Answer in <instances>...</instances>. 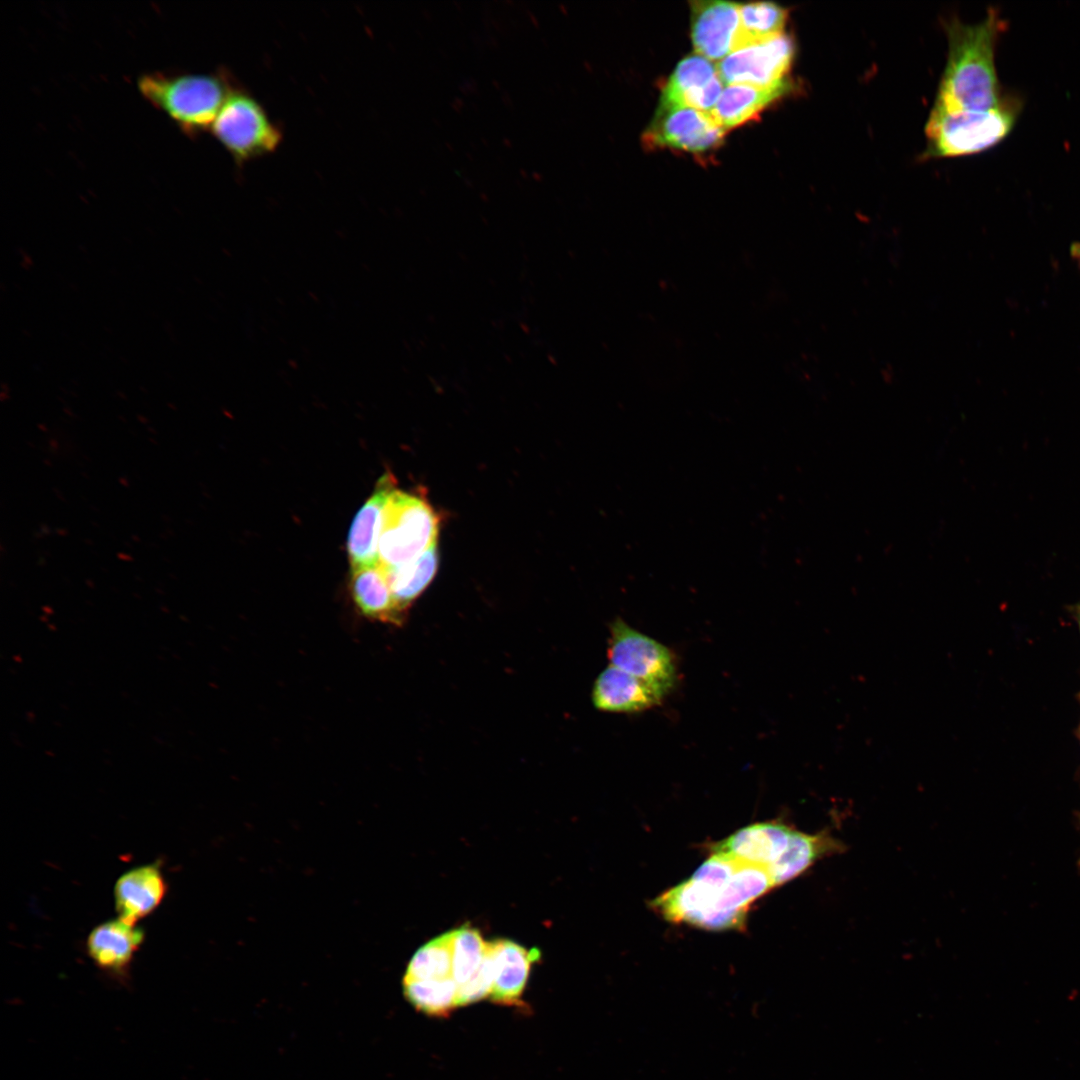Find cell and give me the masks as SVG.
Listing matches in <instances>:
<instances>
[{"label":"cell","instance_id":"1","mask_svg":"<svg viewBox=\"0 0 1080 1080\" xmlns=\"http://www.w3.org/2000/svg\"><path fill=\"white\" fill-rule=\"evenodd\" d=\"M775 885L762 868L712 853L686 880L650 901L665 920L711 931L745 927L751 904Z\"/></svg>","mask_w":1080,"mask_h":1080},{"label":"cell","instance_id":"2","mask_svg":"<svg viewBox=\"0 0 1080 1080\" xmlns=\"http://www.w3.org/2000/svg\"><path fill=\"white\" fill-rule=\"evenodd\" d=\"M1002 25L994 10L976 24H966L957 18L944 23L948 55L935 106L985 111L1001 105L994 50Z\"/></svg>","mask_w":1080,"mask_h":1080},{"label":"cell","instance_id":"3","mask_svg":"<svg viewBox=\"0 0 1080 1080\" xmlns=\"http://www.w3.org/2000/svg\"><path fill=\"white\" fill-rule=\"evenodd\" d=\"M843 848L828 832L807 834L782 823L765 822L736 831L715 843L711 851L764 869L778 887Z\"/></svg>","mask_w":1080,"mask_h":1080},{"label":"cell","instance_id":"4","mask_svg":"<svg viewBox=\"0 0 1080 1080\" xmlns=\"http://www.w3.org/2000/svg\"><path fill=\"white\" fill-rule=\"evenodd\" d=\"M142 96L188 136L210 129L232 91L224 72H151L137 79Z\"/></svg>","mask_w":1080,"mask_h":1080},{"label":"cell","instance_id":"5","mask_svg":"<svg viewBox=\"0 0 1080 1080\" xmlns=\"http://www.w3.org/2000/svg\"><path fill=\"white\" fill-rule=\"evenodd\" d=\"M1015 111L1008 104L985 111L933 106L925 126L923 158H949L984 151L1011 130Z\"/></svg>","mask_w":1080,"mask_h":1080},{"label":"cell","instance_id":"6","mask_svg":"<svg viewBox=\"0 0 1080 1080\" xmlns=\"http://www.w3.org/2000/svg\"><path fill=\"white\" fill-rule=\"evenodd\" d=\"M439 516L422 497L394 488L384 505L378 565L408 563L437 544Z\"/></svg>","mask_w":1080,"mask_h":1080},{"label":"cell","instance_id":"7","mask_svg":"<svg viewBox=\"0 0 1080 1080\" xmlns=\"http://www.w3.org/2000/svg\"><path fill=\"white\" fill-rule=\"evenodd\" d=\"M210 129L238 164L273 152L282 140L264 107L239 89L229 93Z\"/></svg>","mask_w":1080,"mask_h":1080},{"label":"cell","instance_id":"8","mask_svg":"<svg viewBox=\"0 0 1080 1080\" xmlns=\"http://www.w3.org/2000/svg\"><path fill=\"white\" fill-rule=\"evenodd\" d=\"M608 658L610 665L644 682L662 698L676 684L677 667L672 651L620 618L610 624Z\"/></svg>","mask_w":1080,"mask_h":1080},{"label":"cell","instance_id":"9","mask_svg":"<svg viewBox=\"0 0 1080 1080\" xmlns=\"http://www.w3.org/2000/svg\"><path fill=\"white\" fill-rule=\"evenodd\" d=\"M794 56V41L783 33L730 53L716 67L725 87L743 84L766 88L791 82L788 74Z\"/></svg>","mask_w":1080,"mask_h":1080},{"label":"cell","instance_id":"10","mask_svg":"<svg viewBox=\"0 0 1080 1080\" xmlns=\"http://www.w3.org/2000/svg\"><path fill=\"white\" fill-rule=\"evenodd\" d=\"M725 133L710 113L660 103L643 140L649 147L703 153L718 147Z\"/></svg>","mask_w":1080,"mask_h":1080},{"label":"cell","instance_id":"11","mask_svg":"<svg viewBox=\"0 0 1080 1080\" xmlns=\"http://www.w3.org/2000/svg\"><path fill=\"white\" fill-rule=\"evenodd\" d=\"M724 85L717 67L695 54L684 58L666 83L661 104L694 108L710 113L717 104Z\"/></svg>","mask_w":1080,"mask_h":1080},{"label":"cell","instance_id":"12","mask_svg":"<svg viewBox=\"0 0 1080 1080\" xmlns=\"http://www.w3.org/2000/svg\"><path fill=\"white\" fill-rule=\"evenodd\" d=\"M691 5L695 51L710 61L724 59L733 51L740 5L725 1H694Z\"/></svg>","mask_w":1080,"mask_h":1080},{"label":"cell","instance_id":"13","mask_svg":"<svg viewBox=\"0 0 1080 1080\" xmlns=\"http://www.w3.org/2000/svg\"><path fill=\"white\" fill-rule=\"evenodd\" d=\"M144 940V932L137 924L119 917L95 926L87 937L89 958L101 970L123 976Z\"/></svg>","mask_w":1080,"mask_h":1080},{"label":"cell","instance_id":"14","mask_svg":"<svg viewBox=\"0 0 1080 1080\" xmlns=\"http://www.w3.org/2000/svg\"><path fill=\"white\" fill-rule=\"evenodd\" d=\"M167 883L159 864L129 869L116 880L113 890L118 917L130 923L151 914L163 901Z\"/></svg>","mask_w":1080,"mask_h":1080},{"label":"cell","instance_id":"15","mask_svg":"<svg viewBox=\"0 0 1080 1080\" xmlns=\"http://www.w3.org/2000/svg\"><path fill=\"white\" fill-rule=\"evenodd\" d=\"M495 977L490 1000L501 1005H518L526 987L531 966L541 953L508 939L488 941Z\"/></svg>","mask_w":1080,"mask_h":1080},{"label":"cell","instance_id":"16","mask_svg":"<svg viewBox=\"0 0 1080 1080\" xmlns=\"http://www.w3.org/2000/svg\"><path fill=\"white\" fill-rule=\"evenodd\" d=\"M661 700L662 697L644 682L612 665L601 671L592 689V702L603 712H642Z\"/></svg>","mask_w":1080,"mask_h":1080},{"label":"cell","instance_id":"17","mask_svg":"<svg viewBox=\"0 0 1080 1080\" xmlns=\"http://www.w3.org/2000/svg\"><path fill=\"white\" fill-rule=\"evenodd\" d=\"M394 488L393 477L390 473H386L378 480L371 497L356 514L347 539L351 568L377 565L383 509L388 495Z\"/></svg>","mask_w":1080,"mask_h":1080},{"label":"cell","instance_id":"18","mask_svg":"<svg viewBox=\"0 0 1080 1080\" xmlns=\"http://www.w3.org/2000/svg\"><path fill=\"white\" fill-rule=\"evenodd\" d=\"M792 89V82L766 88L743 84L726 86L710 114L726 131L755 118Z\"/></svg>","mask_w":1080,"mask_h":1080},{"label":"cell","instance_id":"19","mask_svg":"<svg viewBox=\"0 0 1080 1080\" xmlns=\"http://www.w3.org/2000/svg\"><path fill=\"white\" fill-rule=\"evenodd\" d=\"M350 592L360 614L367 619L400 626L406 617L399 611L378 564L351 568Z\"/></svg>","mask_w":1080,"mask_h":1080},{"label":"cell","instance_id":"20","mask_svg":"<svg viewBox=\"0 0 1080 1080\" xmlns=\"http://www.w3.org/2000/svg\"><path fill=\"white\" fill-rule=\"evenodd\" d=\"M438 564V549L435 544L408 563L392 567L378 565L399 611L405 617L412 603L434 578Z\"/></svg>","mask_w":1080,"mask_h":1080},{"label":"cell","instance_id":"21","mask_svg":"<svg viewBox=\"0 0 1080 1080\" xmlns=\"http://www.w3.org/2000/svg\"><path fill=\"white\" fill-rule=\"evenodd\" d=\"M787 19L788 10L774 3L740 5L732 52L782 35Z\"/></svg>","mask_w":1080,"mask_h":1080},{"label":"cell","instance_id":"22","mask_svg":"<svg viewBox=\"0 0 1080 1080\" xmlns=\"http://www.w3.org/2000/svg\"><path fill=\"white\" fill-rule=\"evenodd\" d=\"M403 993L418 1011L434 1017H447L457 1008L459 985L453 977L443 979H403Z\"/></svg>","mask_w":1080,"mask_h":1080},{"label":"cell","instance_id":"23","mask_svg":"<svg viewBox=\"0 0 1080 1080\" xmlns=\"http://www.w3.org/2000/svg\"><path fill=\"white\" fill-rule=\"evenodd\" d=\"M448 977H452L451 931L421 946L410 959L403 979L426 980Z\"/></svg>","mask_w":1080,"mask_h":1080},{"label":"cell","instance_id":"24","mask_svg":"<svg viewBox=\"0 0 1080 1080\" xmlns=\"http://www.w3.org/2000/svg\"><path fill=\"white\" fill-rule=\"evenodd\" d=\"M452 932V977L460 986L468 981L483 962L488 941L476 928L463 925Z\"/></svg>","mask_w":1080,"mask_h":1080},{"label":"cell","instance_id":"25","mask_svg":"<svg viewBox=\"0 0 1080 1080\" xmlns=\"http://www.w3.org/2000/svg\"><path fill=\"white\" fill-rule=\"evenodd\" d=\"M495 970L488 946L486 956L471 978L458 988L457 1008L467 1006L490 997L494 984Z\"/></svg>","mask_w":1080,"mask_h":1080},{"label":"cell","instance_id":"26","mask_svg":"<svg viewBox=\"0 0 1080 1080\" xmlns=\"http://www.w3.org/2000/svg\"><path fill=\"white\" fill-rule=\"evenodd\" d=\"M1072 254L1080 260V243H1076L1072 246Z\"/></svg>","mask_w":1080,"mask_h":1080},{"label":"cell","instance_id":"27","mask_svg":"<svg viewBox=\"0 0 1080 1080\" xmlns=\"http://www.w3.org/2000/svg\"><path fill=\"white\" fill-rule=\"evenodd\" d=\"M1078 616H1079V625H1080V607H1079V613H1078Z\"/></svg>","mask_w":1080,"mask_h":1080}]
</instances>
